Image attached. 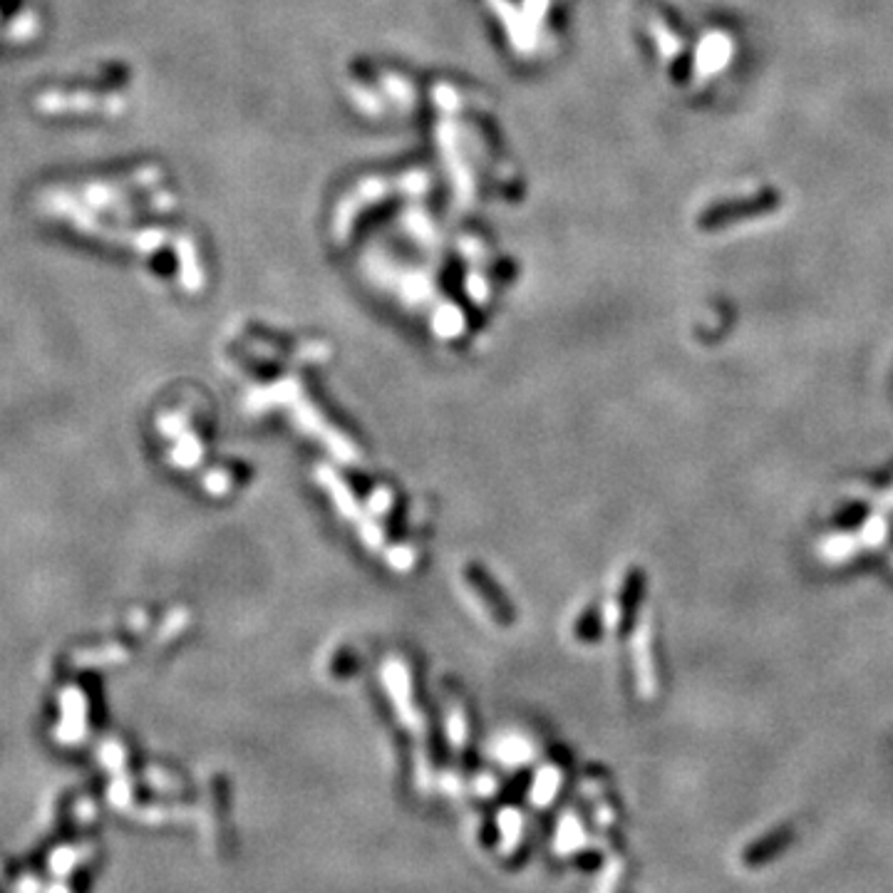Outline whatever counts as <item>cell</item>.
I'll return each instance as SVG.
<instances>
[]
</instances>
